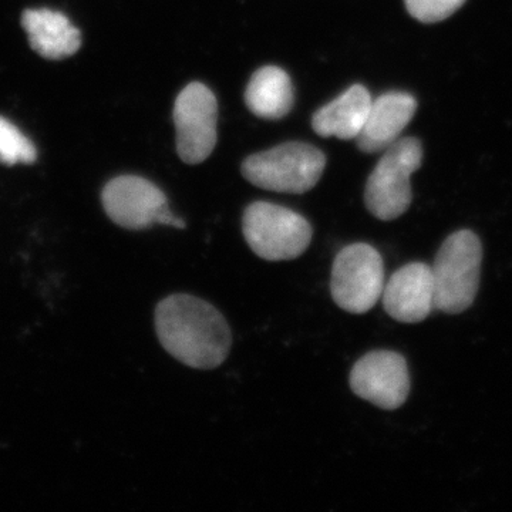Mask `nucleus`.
<instances>
[{"label":"nucleus","instance_id":"1","mask_svg":"<svg viewBox=\"0 0 512 512\" xmlns=\"http://www.w3.org/2000/svg\"><path fill=\"white\" fill-rule=\"evenodd\" d=\"M154 318L161 346L183 365L212 370L227 360L231 329L211 303L177 293L158 303Z\"/></svg>","mask_w":512,"mask_h":512},{"label":"nucleus","instance_id":"2","mask_svg":"<svg viewBox=\"0 0 512 512\" xmlns=\"http://www.w3.org/2000/svg\"><path fill=\"white\" fill-rule=\"evenodd\" d=\"M483 247L468 229L454 232L443 242L431 266L437 311L458 315L470 308L480 286Z\"/></svg>","mask_w":512,"mask_h":512},{"label":"nucleus","instance_id":"3","mask_svg":"<svg viewBox=\"0 0 512 512\" xmlns=\"http://www.w3.org/2000/svg\"><path fill=\"white\" fill-rule=\"evenodd\" d=\"M326 157L305 143H286L248 157L242 164L245 180L262 190L303 194L319 183Z\"/></svg>","mask_w":512,"mask_h":512},{"label":"nucleus","instance_id":"4","mask_svg":"<svg viewBox=\"0 0 512 512\" xmlns=\"http://www.w3.org/2000/svg\"><path fill=\"white\" fill-rule=\"evenodd\" d=\"M421 163L423 148L417 138H402L384 150L365 190V204L373 217L393 221L409 210L413 200L412 175Z\"/></svg>","mask_w":512,"mask_h":512},{"label":"nucleus","instance_id":"5","mask_svg":"<svg viewBox=\"0 0 512 512\" xmlns=\"http://www.w3.org/2000/svg\"><path fill=\"white\" fill-rule=\"evenodd\" d=\"M242 232L251 251L269 262L299 258L313 237L311 224L298 212L264 201L245 210Z\"/></svg>","mask_w":512,"mask_h":512},{"label":"nucleus","instance_id":"6","mask_svg":"<svg viewBox=\"0 0 512 512\" xmlns=\"http://www.w3.org/2000/svg\"><path fill=\"white\" fill-rule=\"evenodd\" d=\"M383 289V258L372 245L357 242L336 255L330 293L340 309L353 315H363L375 308L382 298Z\"/></svg>","mask_w":512,"mask_h":512},{"label":"nucleus","instance_id":"7","mask_svg":"<svg viewBox=\"0 0 512 512\" xmlns=\"http://www.w3.org/2000/svg\"><path fill=\"white\" fill-rule=\"evenodd\" d=\"M218 103L202 83H191L174 106L178 156L184 163H204L217 144Z\"/></svg>","mask_w":512,"mask_h":512},{"label":"nucleus","instance_id":"8","mask_svg":"<svg viewBox=\"0 0 512 512\" xmlns=\"http://www.w3.org/2000/svg\"><path fill=\"white\" fill-rule=\"evenodd\" d=\"M349 383L357 397L382 410L402 407L412 386L406 359L390 350H375L357 360Z\"/></svg>","mask_w":512,"mask_h":512},{"label":"nucleus","instance_id":"9","mask_svg":"<svg viewBox=\"0 0 512 512\" xmlns=\"http://www.w3.org/2000/svg\"><path fill=\"white\" fill-rule=\"evenodd\" d=\"M101 202L114 224L131 231H143L158 224L168 208L167 197L157 185L137 175H120L106 184Z\"/></svg>","mask_w":512,"mask_h":512},{"label":"nucleus","instance_id":"10","mask_svg":"<svg viewBox=\"0 0 512 512\" xmlns=\"http://www.w3.org/2000/svg\"><path fill=\"white\" fill-rule=\"evenodd\" d=\"M383 308L402 323H420L436 309L431 266L424 262L404 265L384 284Z\"/></svg>","mask_w":512,"mask_h":512},{"label":"nucleus","instance_id":"11","mask_svg":"<svg viewBox=\"0 0 512 512\" xmlns=\"http://www.w3.org/2000/svg\"><path fill=\"white\" fill-rule=\"evenodd\" d=\"M416 110V99L406 93H387L373 100L365 126L356 137L357 146L369 154L386 150L399 140Z\"/></svg>","mask_w":512,"mask_h":512},{"label":"nucleus","instance_id":"12","mask_svg":"<svg viewBox=\"0 0 512 512\" xmlns=\"http://www.w3.org/2000/svg\"><path fill=\"white\" fill-rule=\"evenodd\" d=\"M22 26L28 33L30 47L47 60H63L79 52L82 33L63 13L50 9L23 12Z\"/></svg>","mask_w":512,"mask_h":512},{"label":"nucleus","instance_id":"13","mask_svg":"<svg viewBox=\"0 0 512 512\" xmlns=\"http://www.w3.org/2000/svg\"><path fill=\"white\" fill-rule=\"evenodd\" d=\"M372 101L366 87L355 84L328 106L316 111L312 119L313 130L320 137L356 140L365 126Z\"/></svg>","mask_w":512,"mask_h":512},{"label":"nucleus","instance_id":"14","mask_svg":"<svg viewBox=\"0 0 512 512\" xmlns=\"http://www.w3.org/2000/svg\"><path fill=\"white\" fill-rule=\"evenodd\" d=\"M245 101L248 109L261 119H282L293 107L291 77L279 67H262L248 83Z\"/></svg>","mask_w":512,"mask_h":512},{"label":"nucleus","instance_id":"15","mask_svg":"<svg viewBox=\"0 0 512 512\" xmlns=\"http://www.w3.org/2000/svg\"><path fill=\"white\" fill-rule=\"evenodd\" d=\"M36 158L35 144L15 124L0 116V164H33Z\"/></svg>","mask_w":512,"mask_h":512},{"label":"nucleus","instance_id":"16","mask_svg":"<svg viewBox=\"0 0 512 512\" xmlns=\"http://www.w3.org/2000/svg\"><path fill=\"white\" fill-rule=\"evenodd\" d=\"M407 12L423 23H437L450 18L466 0H404Z\"/></svg>","mask_w":512,"mask_h":512}]
</instances>
